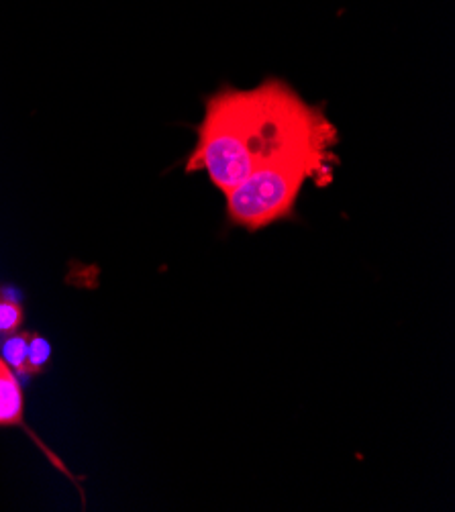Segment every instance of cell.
Instances as JSON below:
<instances>
[{
    "label": "cell",
    "instance_id": "obj_6",
    "mask_svg": "<svg viewBox=\"0 0 455 512\" xmlns=\"http://www.w3.org/2000/svg\"><path fill=\"white\" fill-rule=\"evenodd\" d=\"M23 323V309L9 298H0V333H15Z\"/></svg>",
    "mask_w": 455,
    "mask_h": 512
},
{
    "label": "cell",
    "instance_id": "obj_1",
    "mask_svg": "<svg viewBox=\"0 0 455 512\" xmlns=\"http://www.w3.org/2000/svg\"><path fill=\"white\" fill-rule=\"evenodd\" d=\"M337 129L288 82L268 78L256 88L225 86L207 100L188 172H205L223 192L270 162L298 153L333 151Z\"/></svg>",
    "mask_w": 455,
    "mask_h": 512
},
{
    "label": "cell",
    "instance_id": "obj_2",
    "mask_svg": "<svg viewBox=\"0 0 455 512\" xmlns=\"http://www.w3.org/2000/svg\"><path fill=\"white\" fill-rule=\"evenodd\" d=\"M337 164L333 151L298 153L266 164L227 192V217L247 231H260L294 215L302 186L327 184Z\"/></svg>",
    "mask_w": 455,
    "mask_h": 512
},
{
    "label": "cell",
    "instance_id": "obj_3",
    "mask_svg": "<svg viewBox=\"0 0 455 512\" xmlns=\"http://www.w3.org/2000/svg\"><path fill=\"white\" fill-rule=\"evenodd\" d=\"M23 421V394L11 368L0 357V425H19Z\"/></svg>",
    "mask_w": 455,
    "mask_h": 512
},
{
    "label": "cell",
    "instance_id": "obj_5",
    "mask_svg": "<svg viewBox=\"0 0 455 512\" xmlns=\"http://www.w3.org/2000/svg\"><path fill=\"white\" fill-rule=\"evenodd\" d=\"M49 357H52V345H49V341L39 335H31L25 374H39L49 364Z\"/></svg>",
    "mask_w": 455,
    "mask_h": 512
},
{
    "label": "cell",
    "instance_id": "obj_4",
    "mask_svg": "<svg viewBox=\"0 0 455 512\" xmlns=\"http://www.w3.org/2000/svg\"><path fill=\"white\" fill-rule=\"evenodd\" d=\"M29 337L31 333H11L9 339H5L3 349H0V357L5 364L21 374L27 372V351H29Z\"/></svg>",
    "mask_w": 455,
    "mask_h": 512
}]
</instances>
